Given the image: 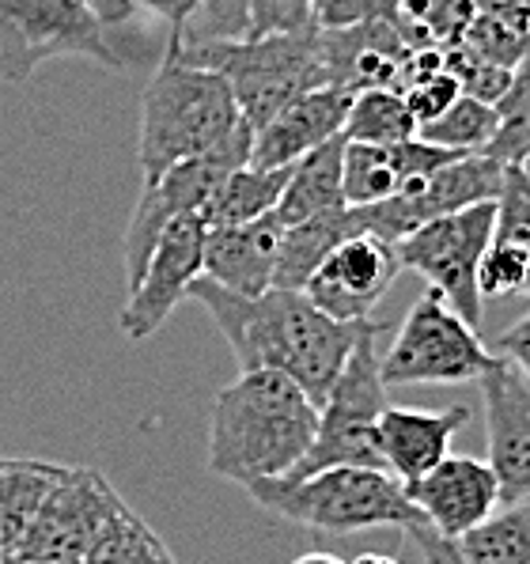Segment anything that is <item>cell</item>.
Instances as JSON below:
<instances>
[{"mask_svg": "<svg viewBox=\"0 0 530 564\" xmlns=\"http://www.w3.org/2000/svg\"><path fill=\"white\" fill-rule=\"evenodd\" d=\"M133 8H144L148 15H155V20L167 23V39H182V31H186V23L194 20L197 4L202 0H129Z\"/></svg>", "mask_w": 530, "mask_h": 564, "instance_id": "38", "label": "cell"}, {"mask_svg": "<svg viewBox=\"0 0 530 564\" xmlns=\"http://www.w3.org/2000/svg\"><path fill=\"white\" fill-rule=\"evenodd\" d=\"M205 220L202 213H182L163 228L148 258L141 281L129 289V300L121 307V334L129 341H144L171 318V311L186 300L190 284L202 276V254H205Z\"/></svg>", "mask_w": 530, "mask_h": 564, "instance_id": "12", "label": "cell"}, {"mask_svg": "<svg viewBox=\"0 0 530 564\" xmlns=\"http://www.w3.org/2000/svg\"><path fill=\"white\" fill-rule=\"evenodd\" d=\"M323 46V73L326 88L337 91H371V88H405L413 50L410 39L398 28V20H371L360 28L318 31Z\"/></svg>", "mask_w": 530, "mask_h": 564, "instance_id": "16", "label": "cell"}, {"mask_svg": "<svg viewBox=\"0 0 530 564\" xmlns=\"http://www.w3.org/2000/svg\"><path fill=\"white\" fill-rule=\"evenodd\" d=\"M497 126L500 115L493 102H482L474 95H458L436 121H424L417 129V137L424 144H436V149H447L455 155H474L489 149V141L497 137Z\"/></svg>", "mask_w": 530, "mask_h": 564, "instance_id": "28", "label": "cell"}, {"mask_svg": "<svg viewBox=\"0 0 530 564\" xmlns=\"http://www.w3.org/2000/svg\"><path fill=\"white\" fill-rule=\"evenodd\" d=\"M493 236L511 242L527 262V296H530V182L523 167H504V182L497 194V220H493Z\"/></svg>", "mask_w": 530, "mask_h": 564, "instance_id": "32", "label": "cell"}, {"mask_svg": "<svg viewBox=\"0 0 530 564\" xmlns=\"http://www.w3.org/2000/svg\"><path fill=\"white\" fill-rule=\"evenodd\" d=\"M255 505L300 527L326 534H356L371 527H424V516L390 470L379 466H326L307 477H269L247 485Z\"/></svg>", "mask_w": 530, "mask_h": 564, "instance_id": "4", "label": "cell"}, {"mask_svg": "<svg viewBox=\"0 0 530 564\" xmlns=\"http://www.w3.org/2000/svg\"><path fill=\"white\" fill-rule=\"evenodd\" d=\"M482 15L477 0H398V28L410 46H455Z\"/></svg>", "mask_w": 530, "mask_h": 564, "instance_id": "29", "label": "cell"}, {"mask_svg": "<svg viewBox=\"0 0 530 564\" xmlns=\"http://www.w3.org/2000/svg\"><path fill=\"white\" fill-rule=\"evenodd\" d=\"M493 220H497V202H477L458 213L436 216L394 242L402 269L421 273L429 289H436L470 326H482L485 311V300L477 292V265L493 239Z\"/></svg>", "mask_w": 530, "mask_h": 564, "instance_id": "9", "label": "cell"}, {"mask_svg": "<svg viewBox=\"0 0 530 564\" xmlns=\"http://www.w3.org/2000/svg\"><path fill=\"white\" fill-rule=\"evenodd\" d=\"M318 405L281 371H242L213 402L208 470L224 481L255 485L284 477L315 444Z\"/></svg>", "mask_w": 530, "mask_h": 564, "instance_id": "3", "label": "cell"}, {"mask_svg": "<svg viewBox=\"0 0 530 564\" xmlns=\"http://www.w3.org/2000/svg\"><path fill=\"white\" fill-rule=\"evenodd\" d=\"M458 160L455 152L424 144L421 137L398 144H356L345 141L342 160V186L349 205H376L383 197L398 194L405 182L429 175V171L443 167V163Z\"/></svg>", "mask_w": 530, "mask_h": 564, "instance_id": "21", "label": "cell"}, {"mask_svg": "<svg viewBox=\"0 0 530 564\" xmlns=\"http://www.w3.org/2000/svg\"><path fill=\"white\" fill-rule=\"evenodd\" d=\"M477 4H482L485 15H493L511 34L530 42V0H477Z\"/></svg>", "mask_w": 530, "mask_h": 564, "instance_id": "40", "label": "cell"}, {"mask_svg": "<svg viewBox=\"0 0 530 564\" xmlns=\"http://www.w3.org/2000/svg\"><path fill=\"white\" fill-rule=\"evenodd\" d=\"M402 273L394 242L356 231L329 250V258L303 284V296L337 323H368L376 303Z\"/></svg>", "mask_w": 530, "mask_h": 564, "instance_id": "13", "label": "cell"}, {"mask_svg": "<svg viewBox=\"0 0 530 564\" xmlns=\"http://www.w3.org/2000/svg\"><path fill=\"white\" fill-rule=\"evenodd\" d=\"M349 91L337 88H311L292 99L281 115H273L262 129H255V149L250 167H292L318 144L342 137L345 115H349Z\"/></svg>", "mask_w": 530, "mask_h": 564, "instance_id": "18", "label": "cell"}, {"mask_svg": "<svg viewBox=\"0 0 530 564\" xmlns=\"http://www.w3.org/2000/svg\"><path fill=\"white\" fill-rule=\"evenodd\" d=\"M292 564H345V561L334 557V553H303V557Z\"/></svg>", "mask_w": 530, "mask_h": 564, "instance_id": "42", "label": "cell"}, {"mask_svg": "<svg viewBox=\"0 0 530 564\" xmlns=\"http://www.w3.org/2000/svg\"><path fill=\"white\" fill-rule=\"evenodd\" d=\"M242 34H247V0H202L182 31V42L242 39Z\"/></svg>", "mask_w": 530, "mask_h": 564, "instance_id": "35", "label": "cell"}, {"mask_svg": "<svg viewBox=\"0 0 530 564\" xmlns=\"http://www.w3.org/2000/svg\"><path fill=\"white\" fill-rule=\"evenodd\" d=\"M342 137L356 144H398L417 137V118L405 107L402 91H390V88L356 91L349 102V115H345Z\"/></svg>", "mask_w": 530, "mask_h": 564, "instance_id": "27", "label": "cell"}, {"mask_svg": "<svg viewBox=\"0 0 530 564\" xmlns=\"http://www.w3.org/2000/svg\"><path fill=\"white\" fill-rule=\"evenodd\" d=\"M387 329L390 326L376 323V318L360 326L342 376L334 379L326 402L318 405L315 444L303 455V463L284 477H307L315 470H326V466H379V470H387L376 440L379 416L387 410V383L379 376L383 352L376 345Z\"/></svg>", "mask_w": 530, "mask_h": 564, "instance_id": "6", "label": "cell"}, {"mask_svg": "<svg viewBox=\"0 0 530 564\" xmlns=\"http://www.w3.org/2000/svg\"><path fill=\"white\" fill-rule=\"evenodd\" d=\"M504 182V163L485 152L458 155V160L443 163L429 175L405 182L398 194L383 197L376 205H349L356 231H368L387 242L405 239L421 224L436 220V216L458 213L477 202H497Z\"/></svg>", "mask_w": 530, "mask_h": 564, "instance_id": "10", "label": "cell"}, {"mask_svg": "<svg viewBox=\"0 0 530 564\" xmlns=\"http://www.w3.org/2000/svg\"><path fill=\"white\" fill-rule=\"evenodd\" d=\"M250 149H255V129L242 118L228 80L213 68L182 61L179 39H167L160 68L152 73L141 99L137 163L144 182H155L167 167L197 155H216L231 167H247Z\"/></svg>", "mask_w": 530, "mask_h": 564, "instance_id": "2", "label": "cell"}, {"mask_svg": "<svg viewBox=\"0 0 530 564\" xmlns=\"http://www.w3.org/2000/svg\"><path fill=\"white\" fill-rule=\"evenodd\" d=\"M57 57H88L115 73L126 68L107 23L84 0H0V80L28 84Z\"/></svg>", "mask_w": 530, "mask_h": 564, "instance_id": "7", "label": "cell"}, {"mask_svg": "<svg viewBox=\"0 0 530 564\" xmlns=\"http://www.w3.org/2000/svg\"><path fill=\"white\" fill-rule=\"evenodd\" d=\"M405 492L440 538H463L500 508V481L489 463L470 455H447L424 477L405 481Z\"/></svg>", "mask_w": 530, "mask_h": 564, "instance_id": "17", "label": "cell"}, {"mask_svg": "<svg viewBox=\"0 0 530 564\" xmlns=\"http://www.w3.org/2000/svg\"><path fill=\"white\" fill-rule=\"evenodd\" d=\"M179 54L190 65L213 68L228 80L250 129H262L303 91L326 88L318 28L303 34H262V39H179Z\"/></svg>", "mask_w": 530, "mask_h": 564, "instance_id": "5", "label": "cell"}, {"mask_svg": "<svg viewBox=\"0 0 530 564\" xmlns=\"http://www.w3.org/2000/svg\"><path fill=\"white\" fill-rule=\"evenodd\" d=\"M353 564H402V561H394V557H387V553H360Z\"/></svg>", "mask_w": 530, "mask_h": 564, "instance_id": "43", "label": "cell"}, {"mask_svg": "<svg viewBox=\"0 0 530 564\" xmlns=\"http://www.w3.org/2000/svg\"><path fill=\"white\" fill-rule=\"evenodd\" d=\"M34 564H76V561H34Z\"/></svg>", "mask_w": 530, "mask_h": 564, "instance_id": "45", "label": "cell"}, {"mask_svg": "<svg viewBox=\"0 0 530 564\" xmlns=\"http://www.w3.org/2000/svg\"><path fill=\"white\" fill-rule=\"evenodd\" d=\"M284 224L273 213L250 224H231V228L205 231L202 276L216 281L220 289L239 292V296H262L273 289L277 242H281Z\"/></svg>", "mask_w": 530, "mask_h": 564, "instance_id": "20", "label": "cell"}, {"mask_svg": "<svg viewBox=\"0 0 530 564\" xmlns=\"http://www.w3.org/2000/svg\"><path fill=\"white\" fill-rule=\"evenodd\" d=\"M292 167H236L220 178L213 197L202 208L205 228H231V224L262 220L281 202Z\"/></svg>", "mask_w": 530, "mask_h": 564, "instance_id": "26", "label": "cell"}, {"mask_svg": "<svg viewBox=\"0 0 530 564\" xmlns=\"http://www.w3.org/2000/svg\"><path fill=\"white\" fill-rule=\"evenodd\" d=\"M228 171H236L228 160L197 155V160H182L175 167H167L155 182H144L141 202H137L126 228V292L141 281L163 228L182 213H202Z\"/></svg>", "mask_w": 530, "mask_h": 564, "instance_id": "14", "label": "cell"}, {"mask_svg": "<svg viewBox=\"0 0 530 564\" xmlns=\"http://www.w3.org/2000/svg\"><path fill=\"white\" fill-rule=\"evenodd\" d=\"M126 500L115 492L99 470L88 466H65V477L46 497V505L34 516L28 538L12 564L34 561H76L80 564L99 545V538L110 531V523L121 516Z\"/></svg>", "mask_w": 530, "mask_h": 564, "instance_id": "11", "label": "cell"}, {"mask_svg": "<svg viewBox=\"0 0 530 564\" xmlns=\"http://www.w3.org/2000/svg\"><path fill=\"white\" fill-rule=\"evenodd\" d=\"M303 31H315L311 0H247V34L242 39L303 34Z\"/></svg>", "mask_w": 530, "mask_h": 564, "instance_id": "33", "label": "cell"}, {"mask_svg": "<svg viewBox=\"0 0 530 564\" xmlns=\"http://www.w3.org/2000/svg\"><path fill=\"white\" fill-rule=\"evenodd\" d=\"M463 46L474 50L477 57L493 61V65H504V68H516L523 54L530 50V42H523L519 34H511L504 23H497L493 15H477L470 23V31L463 34Z\"/></svg>", "mask_w": 530, "mask_h": 564, "instance_id": "36", "label": "cell"}, {"mask_svg": "<svg viewBox=\"0 0 530 564\" xmlns=\"http://www.w3.org/2000/svg\"><path fill=\"white\" fill-rule=\"evenodd\" d=\"M489 466L500 481V505L530 497V383L516 364L493 357L482 371Z\"/></svg>", "mask_w": 530, "mask_h": 564, "instance_id": "15", "label": "cell"}, {"mask_svg": "<svg viewBox=\"0 0 530 564\" xmlns=\"http://www.w3.org/2000/svg\"><path fill=\"white\" fill-rule=\"evenodd\" d=\"M497 137L489 141L485 155L500 160L504 167H516V163L530 160V50L523 54L516 68H511V84L497 102Z\"/></svg>", "mask_w": 530, "mask_h": 564, "instance_id": "30", "label": "cell"}, {"mask_svg": "<svg viewBox=\"0 0 530 564\" xmlns=\"http://www.w3.org/2000/svg\"><path fill=\"white\" fill-rule=\"evenodd\" d=\"M458 95H463V84H458L447 68H432V73H424V76H413L402 88V99H405V107H410V115L417 118V129H421L424 121H436Z\"/></svg>", "mask_w": 530, "mask_h": 564, "instance_id": "34", "label": "cell"}, {"mask_svg": "<svg viewBox=\"0 0 530 564\" xmlns=\"http://www.w3.org/2000/svg\"><path fill=\"white\" fill-rule=\"evenodd\" d=\"M356 236L353 208H334V213L311 216V220L289 224L277 242V265H273V289L303 292L318 265L329 258L337 242Z\"/></svg>", "mask_w": 530, "mask_h": 564, "instance_id": "25", "label": "cell"}, {"mask_svg": "<svg viewBox=\"0 0 530 564\" xmlns=\"http://www.w3.org/2000/svg\"><path fill=\"white\" fill-rule=\"evenodd\" d=\"M493 364L477 326L466 323L436 289H429L402 318L390 349L379 357L387 387L417 383H470Z\"/></svg>", "mask_w": 530, "mask_h": 564, "instance_id": "8", "label": "cell"}, {"mask_svg": "<svg viewBox=\"0 0 530 564\" xmlns=\"http://www.w3.org/2000/svg\"><path fill=\"white\" fill-rule=\"evenodd\" d=\"M497 352L508 364H516V371L530 383V311L519 318L516 326H508L497 341Z\"/></svg>", "mask_w": 530, "mask_h": 564, "instance_id": "39", "label": "cell"}, {"mask_svg": "<svg viewBox=\"0 0 530 564\" xmlns=\"http://www.w3.org/2000/svg\"><path fill=\"white\" fill-rule=\"evenodd\" d=\"M80 564H179L160 534L137 516L133 508H121V516L110 523V531L99 538V545Z\"/></svg>", "mask_w": 530, "mask_h": 564, "instance_id": "31", "label": "cell"}, {"mask_svg": "<svg viewBox=\"0 0 530 564\" xmlns=\"http://www.w3.org/2000/svg\"><path fill=\"white\" fill-rule=\"evenodd\" d=\"M342 160H345V137L318 144L303 160L292 163L289 186H284L281 202H277L273 216L289 228V224L311 220V216L334 213V208H349L342 186Z\"/></svg>", "mask_w": 530, "mask_h": 564, "instance_id": "24", "label": "cell"}, {"mask_svg": "<svg viewBox=\"0 0 530 564\" xmlns=\"http://www.w3.org/2000/svg\"><path fill=\"white\" fill-rule=\"evenodd\" d=\"M318 31L360 28L371 20H398V0H311Z\"/></svg>", "mask_w": 530, "mask_h": 564, "instance_id": "37", "label": "cell"}, {"mask_svg": "<svg viewBox=\"0 0 530 564\" xmlns=\"http://www.w3.org/2000/svg\"><path fill=\"white\" fill-rule=\"evenodd\" d=\"M410 534L429 564H530V497L493 511L463 538H440L429 527H413Z\"/></svg>", "mask_w": 530, "mask_h": 564, "instance_id": "22", "label": "cell"}, {"mask_svg": "<svg viewBox=\"0 0 530 564\" xmlns=\"http://www.w3.org/2000/svg\"><path fill=\"white\" fill-rule=\"evenodd\" d=\"M186 300H197L228 337L242 371H281L295 379L315 405L326 402L334 379L349 360L364 323H337L303 292L266 289L262 296H239L208 276L190 284Z\"/></svg>", "mask_w": 530, "mask_h": 564, "instance_id": "1", "label": "cell"}, {"mask_svg": "<svg viewBox=\"0 0 530 564\" xmlns=\"http://www.w3.org/2000/svg\"><path fill=\"white\" fill-rule=\"evenodd\" d=\"M470 421L466 405H447V410H405V405H387L379 416V455L383 466L398 481H417L436 463L451 455V440Z\"/></svg>", "mask_w": 530, "mask_h": 564, "instance_id": "19", "label": "cell"}, {"mask_svg": "<svg viewBox=\"0 0 530 564\" xmlns=\"http://www.w3.org/2000/svg\"><path fill=\"white\" fill-rule=\"evenodd\" d=\"M84 4H88L107 28H118V23H126L129 15H133V4H129V0H84Z\"/></svg>", "mask_w": 530, "mask_h": 564, "instance_id": "41", "label": "cell"}, {"mask_svg": "<svg viewBox=\"0 0 530 564\" xmlns=\"http://www.w3.org/2000/svg\"><path fill=\"white\" fill-rule=\"evenodd\" d=\"M65 477V466L42 458H0V564H12L34 516Z\"/></svg>", "mask_w": 530, "mask_h": 564, "instance_id": "23", "label": "cell"}, {"mask_svg": "<svg viewBox=\"0 0 530 564\" xmlns=\"http://www.w3.org/2000/svg\"><path fill=\"white\" fill-rule=\"evenodd\" d=\"M519 167H523V175H527V182H530V160H523Z\"/></svg>", "mask_w": 530, "mask_h": 564, "instance_id": "44", "label": "cell"}]
</instances>
